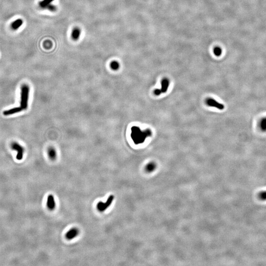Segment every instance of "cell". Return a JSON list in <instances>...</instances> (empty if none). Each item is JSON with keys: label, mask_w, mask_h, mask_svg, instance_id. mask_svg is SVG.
<instances>
[{"label": "cell", "mask_w": 266, "mask_h": 266, "mask_svg": "<svg viewBox=\"0 0 266 266\" xmlns=\"http://www.w3.org/2000/svg\"><path fill=\"white\" fill-rule=\"evenodd\" d=\"M30 87L27 84H23L21 89L20 107L23 111L26 110L28 107Z\"/></svg>", "instance_id": "cell-1"}, {"label": "cell", "mask_w": 266, "mask_h": 266, "mask_svg": "<svg viewBox=\"0 0 266 266\" xmlns=\"http://www.w3.org/2000/svg\"><path fill=\"white\" fill-rule=\"evenodd\" d=\"M114 198V196L111 195L107 200L105 203L100 202L97 204V208L98 210L100 212H103L106 210L107 208L111 205Z\"/></svg>", "instance_id": "cell-2"}, {"label": "cell", "mask_w": 266, "mask_h": 266, "mask_svg": "<svg viewBox=\"0 0 266 266\" xmlns=\"http://www.w3.org/2000/svg\"><path fill=\"white\" fill-rule=\"evenodd\" d=\"M10 147L12 149L17 151L16 159L18 160H21L23 157V154L24 153V147L16 142H13L11 143Z\"/></svg>", "instance_id": "cell-3"}, {"label": "cell", "mask_w": 266, "mask_h": 266, "mask_svg": "<svg viewBox=\"0 0 266 266\" xmlns=\"http://www.w3.org/2000/svg\"><path fill=\"white\" fill-rule=\"evenodd\" d=\"M205 102L206 104L209 106L216 107L220 110H223L224 108V106L222 104L219 103L215 100L212 98H208L205 101Z\"/></svg>", "instance_id": "cell-4"}, {"label": "cell", "mask_w": 266, "mask_h": 266, "mask_svg": "<svg viewBox=\"0 0 266 266\" xmlns=\"http://www.w3.org/2000/svg\"><path fill=\"white\" fill-rule=\"evenodd\" d=\"M80 233V231L78 229L74 228H72L71 230L69 231L65 235L66 239L68 240H71L74 239L76 237H77Z\"/></svg>", "instance_id": "cell-5"}, {"label": "cell", "mask_w": 266, "mask_h": 266, "mask_svg": "<svg viewBox=\"0 0 266 266\" xmlns=\"http://www.w3.org/2000/svg\"><path fill=\"white\" fill-rule=\"evenodd\" d=\"M46 205L47 208L50 210H52L55 208L56 203L55 202V199L53 195H49L48 196L46 202Z\"/></svg>", "instance_id": "cell-6"}, {"label": "cell", "mask_w": 266, "mask_h": 266, "mask_svg": "<svg viewBox=\"0 0 266 266\" xmlns=\"http://www.w3.org/2000/svg\"><path fill=\"white\" fill-rule=\"evenodd\" d=\"M23 111L22 108L20 106L15 107L12 108H10L8 110H6L3 112V114L4 116H9V115H13L14 114L19 113Z\"/></svg>", "instance_id": "cell-7"}, {"label": "cell", "mask_w": 266, "mask_h": 266, "mask_svg": "<svg viewBox=\"0 0 266 266\" xmlns=\"http://www.w3.org/2000/svg\"><path fill=\"white\" fill-rule=\"evenodd\" d=\"M169 84L170 81L168 78H165L162 80L161 81V88L160 89L162 93H166L167 91L169 86Z\"/></svg>", "instance_id": "cell-8"}, {"label": "cell", "mask_w": 266, "mask_h": 266, "mask_svg": "<svg viewBox=\"0 0 266 266\" xmlns=\"http://www.w3.org/2000/svg\"><path fill=\"white\" fill-rule=\"evenodd\" d=\"M81 35V30L78 27H75L71 32V38L74 40H77Z\"/></svg>", "instance_id": "cell-9"}, {"label": "cell", "mask_w": 266, "mask_h": 266, "mask_svg": "<svg viewBox=\"0 0 266 266\" xmlns=\"http://www.w3.org/2000/svg\"><path fill=\"white\" fill-rule=\"evenodd\" d=\"M23 23V21L21 19H18L13 21L10 25L11 29L14 31H16L21 26Z\"/></svg>", "instance_id": "cell-10"}, {"label": "cell", "mask_w": 266, "mask_h": 266, "mask_svg": "<svg viewBox=\"0 0 266 266\" xmlns=\"http://www.w3.org/2000/svg\"><path fill=\"white\" fill-rule=\"evenodd\" d=\"M48 155L49 158L51 160H55L57 157L56 151L53 147H50L48 149Z\"/></svg>", "instance_id": "cell-11"}, {"label": "cell", "mask_w": 266, "mask_h": 266, "mask_svg": "<svg viewBox=\"0 0 266 266\" xmlns=\"http://www.w3.org/2000/svg\"><path fill=\"white\" fill-rule=\"evenodd\" d=\"M258 126L261 131L263 132H266V117H263L260 119Z\"/></svg>", "instance_id": "cell-12"}, {"label": "cell", "mask_w": 266, "mask_h": 266, "mask_svg": "<svg viewBox=\"0 0 266 266\" xmlns=\"http://www.w3.org/2000/svg\"><path fill=\"white\" fill-rule=\"evenodd\" d=\"M54 0H43L40 1L39 5L41 9H45L49 4H51Z\"/></svg>", "instance_id": "cell-13"}, {"label": "cell", "mask_w": 266, "mask_h": 266, "mask_svg": "<svg viewBox=\"0 0 266 266\" xmlns=\"http://www.w3.org/2000/svg\"><path fill=\"white\" fill-rule=\"evenodd\" d=\"M110 67L112 70L117 71L119 69V63L117 61H112L110 64Z\"/></svg>", "instance_id": "cell-14"}, {"label": "cell", "mask_w": 266, "mask_h": 266, "mask_svg": "<svg viewBox=\"0 0 266 266\" xmlns=\"http://www.w3.org/2000/svg\"><path fill=\"white\" fill-rule=\"evenodd\" d=\"M222 50L221 48L219 46H216L213 49V53L216 56H220L221 55Z\"/></svg>", "instance_id": "cell-15"}, {"label": "cell", "mask_w": 266, "mask_h": 266, "mask_svg": "<svg viewBox=\"0 0 266 266\" xmlns=\"http://www.w3.org/2000/svg\"><path fill=\"white\" fill-rule=\"evenodd\" d=\"M46 9H47L49 11H51V12H55L56 10H57V7L56 5L51 4H49V5H48L46 8Z\"/></svg>", "instance_id": "cell-16"}, {"label": "cell", "mask_w": 266, "mask_h": 266, "mask_svg": "<svg viewBox=\"0 0 266 266\" xmlns=\"http://www.w3.org/2000/svg\"><path fill=\"white\" fill-rule=\"evenodd\" d=\"M258 198L261 201H266V191L259 193L258 194Z\"/></svg>", "instance_id": "cell-17"}, {"label": "cell", "mask_w": 266, "mask_h": 266, "mask_svg": "<svg viewBox=\"0 0 266 266\" xmlns=\"http://www.w3.org/2000/svg\"><path fill=\"white\" fill-rule=\"evenodd\" d=\"M52 43L49 40L45 41L44 44V46L45 49H49L52 47Z\"/></svg>", "instance_id": "cell-18"}, {"label": "cell", "mask_w": 266, "mask_h": 266, "mask_svg": "<svg viewBox=\"0 0 266 266\" xmlns=\"http://www.w3.org/2000/svg\"><path fill=\"white\" fill-rule=\"evenodd\" d=\"M154 94H155L156 96H159L162 93V92H161L160 89H155V90L154 91Z\"/></svg>", "instance_id": "cell-19"}]
</instances>
